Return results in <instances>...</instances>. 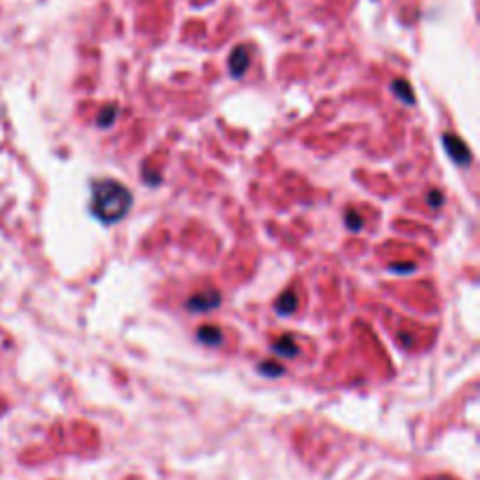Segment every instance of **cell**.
<instances>
[{"instance_id": "6da1fadb", "label": "cell", "mask_w": 480, "mask_h": 480, "mask_svg": "<svg viewBox=\"0 0 480 480\" xmlns=\"http://www.w3.org/2000/svg\"><path fill=\"white\" fill-rule=\"evenodd\" d=\"M131 193L117 181H96L91 186V213L101 223H117L129 213Z\"/></svg>"}, {"instance_id": "7a4b0ae2", "label": "cell", "mask_w": 480, "mask_h": 480, "mask_svg": "<svg viewBox=\"0 0 480 480\" xmlns=\"http://www.w3.org/2000/svg\"><path fill=\"white\" fill-rule=\"evenodd\" d=\"M443 143H445V148H448V153L452 155V160H455V162H459V164H469L471 162V153H469V148H466V143L462 139H457V136H452V134H445Z\"/></svg>"}, {"instance_id": "3957f363", "label": "cell", "mask_w": 480, "mask_h": 480, "mask_svg": "<svg viewBox=\"0 0 480 480\" xmlns=\"http://www.w3.org/2000/svg\"><path fill=\"white\" fill-rule=\"evenodd\" d=\"M220 302V295L216 291H209V293H197L190 298L188 307L190 310H211V307H216Z\"/></svg>"}, {"instance_id": "277c9868", "label": "cell", "mask_w": 480, "mask_h": 480, "mask_svg": "<svg viewBox=\"0 0 480 480\" xmlns=\"http://www.w3.org/2000/svg\"><path fill=\"white\" fill-rule=\"evenodd\" d=\"M248 52L246 47H237L232 52V57H230V70H232V75H244L246 68H248Z\"/></svg>"}, {"instance_id": "5b68a950", "label": "cell", "mask_w": 480, "mask_h": 480, "mask_svg": "<svg viewBox=\"0 0 480 480\" xmlns=\"http://www.w3.org/2000/svg\"><path fill=\"white\" fill-rule=\"evenodd\" d=\"M272 350L279 354V357H295L298 354V345L293 342V338H288V335H284V338L274 340Z\"/></svg>"}, {"instance_id": "8992f818", "label": "cell", "mask_w": 480, "mask_h": 480, "mask_svg": "<svg viewBox=\"0 0 480 480\" xmlns=\"http://www.w3.org/2000/svg\"><path fill=\"white\" fill-rule=\"evenodd\" d=\"M295 307H298V298H295V293H291V291L284 293V295H281V298L277 300V312L284 314V317H286V314L295 312Z\"/></svg>"}, {"instance_id": "52a82bcc", "label": "cell", "mask_w": 480, "mask_h": 480, "mask_svg": "<svg viewBox=\"0 0 480 480\" xmlns=\"http://www.w3.org/2000/svg\"><path fill=\"white\" fill-rule=\"evenodd\" d=\"M197 340L207 342V345H218L220 342V331L213 326H202L200 331H197Z\"/></svg>"}, {"instance_id": "ba28073f", "label": "cell", "mask_w": 480, "mask_h": 480, "mask_svg": "<svg viewBox=\"0 0 480 480\" xmlns=\"http://www.w3.org/2000/svg\"><path fill=\"white\" fill-rule=\"evenodd\" d=\"M393 91H396V94H398L400 98H403V101H407V103H415V96H412L410 84H407V82L396 80V82H393Z\"/></svg>"}, {"instance_id": "9c48e42d", "label": "cell", "mask_w": 480, "mask_h": 480, "mask_svg": "<svg viewBox=\"0 0 480 480\" xmlns=\"http://www.w3.org/2000/svg\"><path fill=\"white\" fill-rule=\"evenodd\" d=\"M115 115H117L115 106H108V113H106V110H103V113L98 115V127H108V124H113Z\"/></svg>"}, {"instance_id": "30bf717a", "label": "cell", "mask_w": 480, "mask_h": 480, "mask_svg": "<svg viewBox=\"0 0 480 480\" xmlns=\"http://www.w3.org/2000/svg\"><path fill=\"white\" fill-rule=\"evenodd\" d=\"M260 370L265 375H281L284 368H281L279 363H260Z\"/></svg>"}, {"instance_id": "8fae6325", "label": "cell", "mask_w": 480, "mask_h": 480, "mask_svg": "<svg viewBox=\"0 0 480 480\" xmlns=\"http://www.w3.org/2000/svg\"><path fill=\"white\" fill-rule=\"evenodd\" d=\"M347 218H352V230H359L361 227V223H359V216L357 213H347Z\"/></svg>"}, {"instance_id": "7c38bea8", "label": "cell", "mask_w": 480, "mask_h": 480, "mask_svg": "<svg viewBox=\"0 0 480 480\" xmlns=\"http://www.w3.org/2000/svg\"><path fill=\"white\" fill-rule=\"evenodd\" d=\"M429 204H431V207H440V193H431V197H429Z\"/></svg>"}, {"instance_id": "4fadbf2b", "label": "cell", "mask_w": 480, "mask_h": 480, "mask_svg": "<svg viewBox=\"0 0 480 480\" xmlns=\"http://www.w3.org/2000/svg\"><path fill=\"white\" fill-rule=\"evenodd\" d=\"M393 269H398V272H403V269H407V272H410V269H415V267H412V265H396Z\"/></svg>"}]
</instances>
